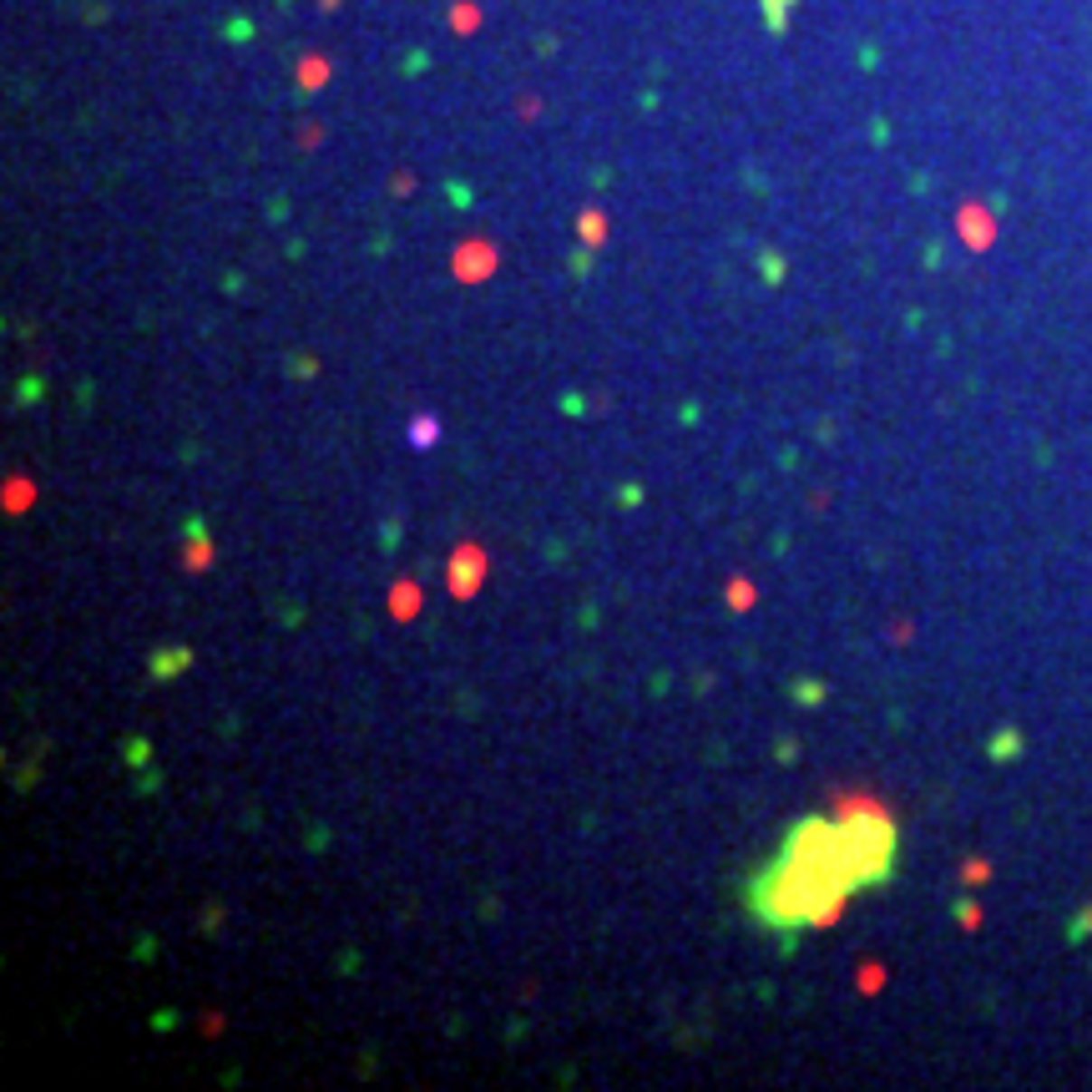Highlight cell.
<instances>
[{"instance_id":"6da1fadb","label":"cell","mask_w":1092,"mask_h":1092,"mask_svg":"<svg viewBox=\"0 0 1092 1092\" xmlns=\"http://www.w3.org/2000/svg\"><path fill=\"white\" fill-rule=\"evenodd\" d=\"M895 834L885 819H799L784 834L779 855L754 875L748 910L758 926L799 931L819 926L844 906V895L880 880L890 870Z\"/></svg>"}]
</instances>
